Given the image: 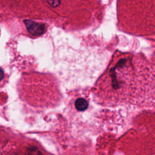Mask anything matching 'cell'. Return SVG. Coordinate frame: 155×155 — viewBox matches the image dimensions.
Wrapping results in <instances>:
<instances>
[{"label":"cell","instance_id":"6da1fadb","mask_svg":"<svg viewBox=\"0 0 155 155\" xmlns=\"http://www.w3.org/2000/svg\"><path fill=\"white\" fill-rule=\"evenodd\" d=\"M24 23L25 24L28 31L33 36H39L45 32V25L42 23L28 19L24 20Z\"/></svg>","mask_w":155,"mask_h":155},{"label":"cell","instance_id":"7a4b0ae2","mask_svg":"<svg viewBox=\"0 0 155 155\" xmlns=\"http://www.w3.org/2000/svg\"><path fill=\"white\" fill-rule=\"evenodd\" d=\"M88 105V104L87 101L85 99L82 97L77 99L74 102V105L76 108L79 111L85 110L87 108Z\"/></svg>","mask_w":155,"mask_h":155},{"label":"cell","instance_id":"3957f363","mask_svg":"<svg viewBox=\"0 0 155 155\" xmlns=\"http://www.w3.org/2000/svg\"><path fill=\"white\" fill-rule=\"evenodd\" d=\"M25 155H42V153L36 148H28Z\"/></svg>","mask_w":155,"mask_h":155},{"label":"cell","instance_id":"277c9868","mask_svg":"<svg viewBox=\"0 0 155 155\" xmlns=\"http://www.w3.org/2000/svg\"><path fill=\"white\" fill-rule=\"evenodd\" d=\"M4 71L1 68H0V81H1V80L4 78Z\"/></svg>","mask_w":155,"mask_h":155}]
</instances>
